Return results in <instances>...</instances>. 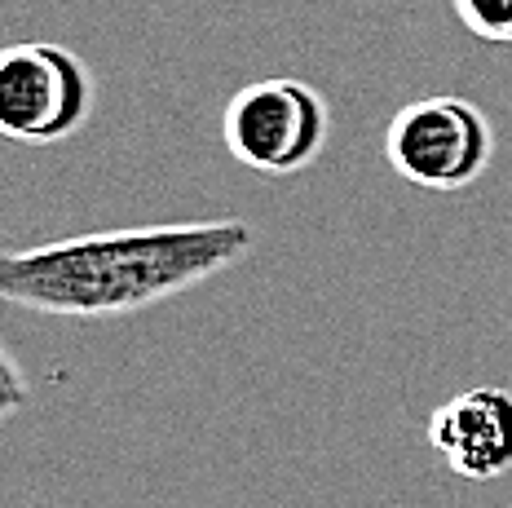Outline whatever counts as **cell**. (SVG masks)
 I'll list each match as a JSON object with an SVG mask.
<instances>
[{
  "label": "cell",
  "mask_w": 512,
  "mask_h": 508,
  "mask_svg": "<svg viewBox=\"0 0 512 508\" xmlns=\"http://www.w3.org/2000/svg\"><path fill=\"white\" fill-rule=\"evenodd\" d=\"M252 239L248 221L217 217L9 248L0 257V296L62 319H120L239 266Z\"/></svg>",
  "instance_id": "6da1fadb"
},
{
  "label": "cell",
  "mask_w": 512,
  "mask_h": 508,
  "mask_svg": "<svg viewBox=\"0 0 512 508\" xmlns=\"http://www.w3.org/2000/svg\"><path fill=\"white\" fill-rule=\"evenodd\" d=\"M327 129H332L327 98L314 84L292 76H265L243 84L221 111L226 151L261 177L305 173L323 155Z\"/></svg>",
  "instance_id": "7a4b0ae2"
},
{
  "label": "cell",
  "mask_w": 512,
  "mask_h": 508,
  "mask_svg": "<svg viewBox=\"0 0 512 508\" xmlns=\"http://www.w3.org/2000/svg\"><path fill=\"white\" fill-rule=\"evenodd\" d=\"M384 160L402 182L451 195L473 186L495 160V129L482 107L455 93L407 102L384 129Z\"/></svg>",
  "instance_id": "3957f363"
},
{
  "label": "cell",
  "mask_w": 512,
  "mask_h": 508,
  "mask_svg": "<svg viewBox=\"0 0 512 508\" xmlns=\"http://www.w3.org/2000/svg\"><path fill=\"white\" fill-rule=\"evenodd\" d=\"M93 111L89 67L53 40H18L0 54V133L53 146L84 129Z\"/></svg>",
  "instance_id": "277c9868"
},
{
  "label": "cell",
  "mask_w": 512,
  "mask_h": 508,
  "mask_svg": "<svg viewBox=\"0 0 512 508\" xmlns=\"http://www.w3.org/2000/svg\"><path fill=\"white\" fill-rule=\"evenodd\" d=\"M429 447L464 482H495L512 473V389L468 385L424 425Z\"/></svg>",
  "instance_id": "5b68a950"
},
{
  "label": "cell",
  "mask_w": 512,
  "mask_h": 508,
  "mask_svg": "<svg viewBox=\"0 0 512 508\" xmlns=\"http://www.w3.org/2000/svg\"><path fill=\"white\" fill-rule=\"evenodd\" d=\"M464 31L490 45H512V0H451Z\"/></svg>",
  "instance_id": "8992f818"
},
{
  "label": "cell",
  "mask_w": 512,
  "mask_h": 508,
  "mask_svg": "<svg viewBox=\"0 0 512 508\" xmlns=\"http://www.w3.org/2000/svg\"><path fill=\"white\" fill-rule=\"evenodd\" d=\"M0 358H5V407H0V411H5V416H14V411L27 402V380H23V372H18V363H14V354H9V349Z\"/></svg>",
  "instance_id": "52a82bcc"
}]
</instances>
